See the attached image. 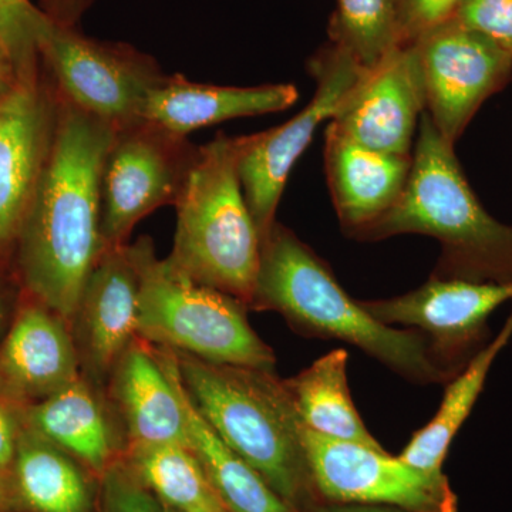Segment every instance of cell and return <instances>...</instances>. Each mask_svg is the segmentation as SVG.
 <instances>
[{
    "label": "cell",
    "instance_id": "6da1fadb",
    "mask_svg": "<svg viewBox=\"0 0 512 512\" xmlns=\"http://www.w3.org/2000/svg\"><path fill=\"white\" fill-rule=\"evenodd\" d=\"M114 133L59 93L55 143L19 232L26 288L67 322L104 252L100 177Z\"/></svg>",
    "mask_w": 512,
    "mask_h": 512
},
{
    "label": "cell",
    "instance_id": "7a4b0ae2",
    "mask_svg": "<svg viewBox=\"0 0 512 512\" xmlns=\"http://www.w3.org/2000/svg\"><path fill=\"white\" fill-rule=\"evenodd\" d=\"M249 308L281 313L305 336L356 346L397 375L421 384L447 383L426 335L384 325L350 298L329 266L301 239L276 224L262 239L261 262Z\"/></svg>",
    "mask_w": 512,
    "mask_h": 512
},
{
    "label": "cell",
    "instance_id": "3957f363",
    "mask_svg": "<svg viewBox=\"0 0 512 512\" xmlns=\"http://www.w3.org/2000/svg\"><path fill=\"white\" fill-rule=\"evenodd\" d=\"M421 234L441 244L434 275L470 282L512 284V225L485 211L467 183L454 144L421 114L409 178L396 204L356 235L377 241Z\"/></svg>",
    "mask_w": 512,
    "mask_h": 512
},
{
    "label": "cell",
    "instance_id": "277c9868",
    "mask_svg": "<svg viewBox=\"0 0 512 512\" xmlns=\"http://www.w3.org/2000/svg\"><path fill=\"white\" fill-rule=\"evenodd\" d=\"M173 353L188 396L218 436L296 512L319 501L284 380Z\"/></svg>",
    "mask_w": 512,
    "mask_h": 512
},
{
    "label": "cell",
    "instance_id": "5b68a950",
    "mask_svg": "<svg viewBox=\"0 0 512 512\" xmlns=\"http://www.w3.org/2000/svg\"><path fill=\"white\" fill-rule=\"evenodd\" d=\"M249 136L218 134L201 146L180 198L168 261L202 285L251 305L261 235L249 211L238 161Z\"/></svg>",
    "mask_w": 512,
    "mask_h": 512
},
{
    "label": "cell",
    "instance_id": "8992f818",
    "mask_svg": "<svg viewBox=\"0 0 512 512\" xmlns=\"http://www.w3.org/2000/svg\"><path fill=\"white\" fill-rule=\"evenodd\" d=\"M138 244V338L207 362L274 372V350L249 325L244 303L158 259L150 238Z\"/></svg>",
    "mask_w": 512,
    "mask_h": 512
},
{
    "label": "cell",
    "instance_id": "52a82bcc",
    "mask_svg": "<svg viewBox=\"0 0 512 512\" xmlns=\"http://www.w3.org/2000/svg\"><path fill=\"white\" fill-rule=\"evenodd\" d=\"M36 45L57 92L114 130L143 120L148 97L167 77L157 60L137 47L84 36L46 13Z\"/></svg>",
    "mask_w": 512,
    "mask_h": 512
},
{
    "label": "cell",
    "instance_id": "ba28073f",
    "mask_svg": "<svg viewBox=\"0 0 512 512\" xmlns=\"http://www.w3.org/2000/svg\"><path fill=\"white\" fill-rule=\"evenodd\" d=\"M198 150L188 137L146 119L116 130L100 177L104 251L127 245L138 222L175 205Z\"/></svg>",
    "mask_w": 512,
    "mask_h": 512
},
{
    "label": "cell",
    "instance_id": "9c48e42d",
    "mask_svg": "<svg viewBox=\"0 0 512 512\" xmlns=\"http://www.w3.org/2000/svg\"><path fill=\"white\" fill-rule=\"evenodd\" d=\"M309 72L316 82L311 103L282 126L249 136L239 157V181L261 242L276 224V210L293 165L311 144L320 124L332 121L366 70L336 43L313 57Z\"/></svg>",
    "mask_w": 512,
    "mask_h": 512
},
{
    "label": "cell",
    "instance_id": "30bf717a",
    "mask_svg": "<svg viewBox=\"0 0 512 512\" xmlns=\"http://www.w3.org/2000/svg\"><path fill=\"white\" fill-rule=\"evenodd\" d=\"M306 463L320 500L392 505L409 512H457L447 476H430L386 450L328 439L299 429Z\"/></svg>",
    "mask_w": 512,
    "mask_h": 512
},
{
    "label": "cell",
    "instance_id": "8fae6325",
    "mask_svg": "<svg viewBox=\"0 0 512 512\" xmlns=\"http://www.w3.org/2000/svg\"><path fill=\"white\" fill-rule=\"evenodd\" d=\"M512 301V284L470 282L431 275L402 296L360 301L384 325L419 330L441 365L456 376L490 340L488 319Z\"/></svg>",
    "mask_w": 512,
    "mask_h": 512
},
{
    "label": "cell",
    "instance_id": "7c38bea8",
    "mask_svg": "<svg viewBox=\"0 0 512 512\" xmlns=\"http://www.w3.org/2000/svg\"><path fill=\"white\" fill-rule=\"evenodd\" d=\"M414 45L419 50L427 114L441 136L456 146L484 101L510 80L512 56L454 18Z\"/></svg>",
    "mask_w": 512,
    "mask_h": 512
},
{
    "label": "cell",
    "instance_id": "4fadbf2b",
    "mask_svg": "<svg viewBox=\"0 0 512 512\" xmlns=\"http://www.w3.org/2000/svg\"><path fill=\"white\" fill-rule=\"evenodd\" d=\"M59 93L37 69L20 73L0 103V249L19 237L55 143Z\"/></svg>",
    "mask_w": 512,
    "mask_h": 512
},
{
    "label": "cell",
    "instance_id": "5bb4252c",
    "mask_svg": "<svg viewBox=\"0 0 512 512\" xmlns=\"http://www.w3.org/2000/svg\"><path fill=\"white\" fill-rule=\"evenodd\" d=\"M426 111V89L414 43L390 50L366 70L330 123L362 146L410 156L414 131Z\"/></svg>",
    "mask_w": 512,
    "mask_h": 512
},
{
    "label": "cell",
    "instance_id": "9a60e30c",
    "mask_svg": "<svg viewBox=\"0 0 512 512\" xmlns=\"http://www.w3.org/2000/svg\"><path fill=\"white\" fill-rule=\"evenodd\" d=\"M140 244L106 249L94 265L72 322L80 363L104 382L138 338Z\"/></svg>",
    "mask_w": 512,
    "mask_h": 512
},
{
    "label": "cell",
    "instance_id": "2e32d148",
    "mask_svg": "<svg viewBox=\"0 0 512 512\" xmlns=\"http://www.w3.org/2000/svg\"><path fill=\"white\" fill-rule=\"evenodd\" d=\"M67 320L37 302L19 312L0 348V399L32 406L80 377Z\"/></svg>",
    "mask_w": 512,
    "mask_h": 512
},
{
    "label": "cell",
    "instance_id": "e0dca14e",
    "mask_svg": "<svg viewBox=\"0 0 512 512\" xmlns=\"http://www.w3.org/2000/svg\"><path fill=\"white\" fill-rule=\"evenodd\" d=\"M111 393L134 444H184L190 447L187 417L174 377L170 349H153L137 338L119 360Z\"/></svg>",
    "mask_w": 512,
    "mask_h": 512
},
{
    "label": "cell",
    "instance_id": "ac0fdd59",
    "mask_svg": "<svg viewBox=\"0 0 512 512\" xmlns=\"http://www.w3.org/2000/svg\"><path fill=\"white\" fill-rule=\"evenodd\" d=\"M325 158L339 220L352 237L396 204L412 167V156L362 146L332 123L326 130Z\"/></svg>",
    "mask_w": 512,
    "mask_h": 512
},
{
    "label": "cell",
    "instance_id": "d6986e66",
    "mask_svg": "<svg viewBox=\"0 0 512 512\" xmlns=\"http://www.w3.org/2000/svg\"><path fill=\"white\" fill-rule=\"evenodd\" d=\"M298 97L292 84L214 86L190 82L183 74H167L148 97L143 117L188 137L192 131L222 121L288 110Z\"/></svg>",
    "mask_w": 512,
    "mask_h": 512
},
{
    "label": "cell",
    "instance_id": "ffe728a7",
    "mask_svg": "<svg viewBox=\"0 0 512 512\" xmlns=\"http://www.w3.org/2000/svg\"><path fill=\"white\" fill-rule=\"evenodd\" d=\"M348 360L345 349L326 353L299 375L284 380L286 393L306 430L328 439L384 450L366 429L350 396Z\"/></svg>",
    "mask_w": 512,
    "mask_h": 512
},
{
    "label": "cell",
    "instance_id": "44dd1931",
    "mask_svg": "<svg viewBox=\"0 0 512 512\" xmlns=\"http://www.w3.org/2000/svg\"><path fill=\"white\" fill-rule=\"evenodd\" d=\"M25 417L30 429L101 476L114 463L109 419L82 376L53 396L26 407Z\"/></svg>",
    "mask_w": 512,
    "mask_h": 512
},
{
    "label": "cell",
    "instance_id": "7402d4cb",
    "mask_svg": "<svg viewBox=\"0 0 512 512\" xmlns=\"http://www.w3.org/2000/svg\"><path fill=\"white\" fill-rule=\"evenodd\" d=\"M174 377L187 417L190 447L228 512H296L258 471L238 456L198 412L185 390L174 353Z\"/></svg>",
    "mask_w": 512,
    "mask_h": 512
},
{
    "label": "cell",
    "instance_id": "603a6c76",
    "mask_svg": "<svg viewBox=\"0 0 512 512\" xmlns=\"http://www.w3.org/2000/svg\"><path fill=\"white\" fill-rule=\"evenodd\" d=\"M511 338L512 312L498 335L491 339L458 375L448 380L439 412L429 424L414 434L400 453V460L430 476H446L443 464L448 448L483 392L485 380L495 359Z\"/></svg>",
    "mask_w": 512,
    "mask_h": 512
},
{
    "label": "cell",
    "instance_id": "cb8c5ba5",
    "mask_svg": "<svg viewBox=\"0 0 512 512\" xmlns=\"http://www.w3.org/2000/svg\"><path fill=\"white\" fill-rule=\"evenodd\" d=\"M69 453L26 427L13 460L16 487L35 512H93L89 481Z\"/></svg>",
    "mask_w": 512,
    "mask_h": 512
},
{
    "label": "cell",
    "instance_id": "d4e9b609",
    "mask_svg": "<svg viewBox=\"0 0 512 512\" xmlns=\"http://www.w3.org/2000/svg\"><path fill=\"white\" fill-rule=\"evenodd\" d=\"M128 458L131 470L168 510L227 511L191 447L134 444Z\"/></svg>",
    "mask_w": 512,
    "mask_h": 512
},
{
    "label": "cell",
    "instance_id": "484cf974",
    "mask_svg": "<svg viewBox=\"0 0 512 512\" xmlns=\"http://www.w3.org/2000/svg\"><path fill=\"white\" fill-rule=\"evenodd\" d=\"M336 43L365 70L400 45L396 0H338Z\"/></svg>",
    "mask_w": 512,
    "mask_h": 512
},
{
    "label": "cell",
    "instance_id": "4316f807",
    "mask_svg": "<svg viewBox=\"0 0 512 512\" xmlns=\"http://www.w3.org/2000/svg\"><path fill=\"white\" fill-rule=\"evenodd\" d=\"M45 12L30 0H0V39L18 73L35 69L39 62L36 32Z\"/></svg>",
    "mask_w": 512,
    "mask_h": 512
},
{
    "label": "cell",
    "instance_id": "83f0119b",
    "mask_svg": "<svg viewBox=\"0 0 512 512\" xmlns=\"http://www.w3.org/2000/svg\"><path fill=\"white\" fill-rule=\"evenodd\" d=\"M101 478L103 512H161L156 497L130 466L114 461Z\"/></svg>",
    "mask_w": 512,
    "mask_h": 512
},
{
    "label": "cell",
    "instance_id": "f1b7e54d",
    "mask_svg": "<svg viewBox=\"0 0 512 512\" xmlns=\"http://www.w3.org/2000/svg\"><path fill=\"white\" fill-rule=\"evenodd\" d=\"M454 19L512 56V0H466Z\"/></svg>",
    "mask_w": 512,
    "mask_h": 512
},
{
    "label": "cell",
    "instance_id": "f546056e",
    "mask_svg": "<svg viewBox=\"0 0 512 512\" xmlns=\"http://www.w3.org/2000/svg\"><path fill=\"white\" fill-rule=\"evenodd\" d=\"M466 0H396L400 45L417 42L421 36L453 19Z\"/></svg>",
    "mask_w": 512,
    "mask_h": 512
},
{
    "label": "cell",
    "instance_id": "4dcf8cb0",
    "mask_svg": "<svg viewBox=\"0 0 512 512\" xmlns=\"http://www.w3.org/2000/svg\"><path fill=\"white\" fill-rule=\"evenodd\" d=\"M20 429L15 414L8 404L0 402V470L12 466L15 460Z\"/></svg>",
    "mask_w": 512,
    "mask_h": 512
},
{
    "label": "cell",
    "instance_id": "1f68e13d",
    "mask_svg": "<svg viewBox=\"0 0 512 512\" xmlns=\"http://www.w3.org/2000/svg\"><path fill=\"white\" fill-rule=\"evenodd\" d=\"M302 512H409L392 505L330 503L319 500Z\"/></svg>",
    "mask_w": 512,
    "mask_h": 512
},
{
    "label": "cell",
    "instance_id": "d6a6232c",
    "mask_svg": "<svg viewBox=\"0 0 512 512\" xmlns=\"http://www.w3.org/2000/svg\"><path fill=\"white\" fill-rule=\"evenodd\" d=\"M94 2L96 0H62L52 19L60 25L77 28L84 13L92 8Z\"/></svg>",
    "mask_w": 512,
    "mask_h": 512
},
{
    "label": "cell",
    "instance_id": "836d02e7",
    "mask_svg": "<svg viewBox=\"0 0 512 512\" xmlns=\"http://www.w3.org/2000/svg\"><path fill=\"white\" fill-rule=\"evenodd\" d=\"M18 69L0 39V103L18 83Z\"/></svg>",
    "mask_w": 512,
    "mask_h": 512
},
{
    "label": "cell",
    "instance_id": "e575fe53",
    "mask_svg": "<svg viewBox=\"0 0 512 512\" xmlns=\"http://www.w3.org/2000/svg\"><path fill=\"white\" fill-rule=\"evenodd\" d=\"M9 488L8 483H6V478L3 476V471L0 470V508L6 504L8 501Z\"/></svg>",
    "mask_w": 512,
    "mask_h": 512
},
{
    "label": "cell",
    "instance_id": "d590c367",
    "mask_svg": "<svg viewBox=\"0 0 512 512\" xmlns=\"http://www.w3.org/2000/svg\"><path fill=\"white\" fill-rule=\"evenodd\" d=\"M60 2H62V0H42L43 8H45L43 12H45L49 18H53L57 8H59Z\"/></svg>",
    "mask_w": 512,
    "mask_h": 512
},
{
    "label": "cell",
    "instance_id": "8d00e7d4",
    "mask_svg": "<svg viewBox=\"0 0 512 512\" xmlns=\"http://www.w3.org/2000/svg\"><path fill=\"white\" fill-rule=\"evenodd\" d=\"M167 512H228V511H211V510L174 511V510H168Z\"/></svg>",
    "mask_w": 512,
    "mask_h": 512
},
{
    "label": "cell",
    "instance_id": "74e56055",
    "mask_svg": "<svg viewBox=\"0 0 512 512\" xmlns=\"http://www.w3.org/2000/svg\"><path fill=\"white\" fill-rule=\"evenodd\" d=\"M0 322H2V305H0Z\"/></svg>",
    "mask_w": 512,
    "mask_h": 512
}]
</instances>
